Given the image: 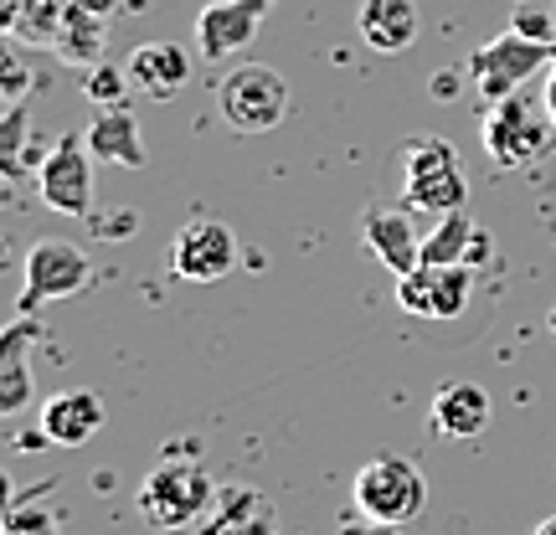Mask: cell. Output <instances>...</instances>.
I'll list each match as a JSON object with an SVG mask.
<instances>
[{"label": "cell", "mask_w": 556, "mask_h": 535, "mask_svg": "<svg viewBox=\"0 0 556 535\" xmlns=\"http://www.w3.org/2000/svg\"><path fill=\"white\" fill-rule=\"evenodd\" d=\"M531 535H556V515H546V520H541V525H536V531H531Z\"/></svg>", "instance_id": "cell-28"}, {"label": "cell", "mask_w": 556, "mask_h": 535, "mask_svg": "<svg viewBox=\"0 0 556 535\" xmlns=\"http://www.w3.org/2000/svg\"><path fill=\"white\" fill-rule=\"evenodd\" d=\"M417 0H361L356 31L371 52H407L417 41Z\"/></svg>", "instance_id": "cell-16"}, {"label": "cell", "mask_w": 556, "mask_h": 535, "mask_svg": "<svg viewBox=\"0 0 556 535\" xmlns=\"http://www.w3.org/2000/svg\"><path fill=\"white\" fill-rule=\"evenodd\" d=\"M274 11V0H212L197 16V52L201 62H232L258 41L263 16Z\"/></svg>", "instance_id": "cell-10"}, {"label": "cell", "mask_w": 556, "mask_h": 535, "mask_svg": "<svg viewBox=\"0 0 556 535\" xmlns=\"http://www.w3.org/2000/svg\"><path fill=\"white\" fill-rule=\"evenodd\" d=\"M93 263L88 247L67 238H37L26 253V304H47V298H73L88 289Z\"/></svg>", "instance_id": "cell-9"}, {"label": "cell", "mask_w": 556, "mask_h": 535, "mask_svg": "<svg viewBox=\"0 0 556 535\" xmlns=\"http://www.w3.org/2000/svg\"><path fill=\"white\" fill-rule=\"evenodd\" d=\"M402 206L407 212H464L469 206V176L448 139L422 135L402 150Z\"/></svg>", "instance_id": "cell-3"}, {"label": "cell", "mask_w": 556, "mask_h": 535, "mask_svg": "<svg viewBox=\"0 0 556 535\" xmlns=\"http://www.w3.org/2000/svg\"><path fill=\"white\" fill-rule=\"evenodd\" d=\"M510 31L541 41V47H556V0H552V11H546V5H516Z\"/></svg>", "instance_id": "cell-22"}, {"label": "cell", "mask_w": 556, "mask_h": 535, "mask_svg": "<svg viewBox=\"0 0 556 535\" xmlns=\"http://www.w3.org/2000/svg\"><path fill=\"white\" fill-rule=\"evenodd\" d=\"M361 238L377 253V263H387L397 278L422 268V238L413 232V212L407 206H371L361 217Z\"/></svg>", "instance_id": "cell-12"}, {"label": "cell", "mask_w": 556, "mask_h": 535, "mask_svg": "<svg viewBox=\"0 0 556 535\" xmlns=\"http://www.w3.org/2000/svg\"><path fill=\"white\" fill-rule=\"evenodd\" d=\"M475 238H479V227L469 212H443V221L422 238V263H433V268H458L464 253L475 247Z\"/></svg>", "instance_id": "cell-18"}, {"label": "cell", "mask_w": 556, "mask_h": 535, "mask_svg": "<svg viewBox=\"0 0 556 535\" xmlns=\"http://www.w3.org/2000/svg\"><path fill=\"white\" fill-rule=\"evenodd\" d=\"M469 289H475V278L464 273V263L458 268L422 263L417 273L397 278V304L417 319H458L469 309Z\"/></svg>", "instance_id": "cell-11"}, {"label": "cell", "mask_w": 556, "mask_h": 535, "mask_svg": "<svg viewBox=\"0 0 556 535\" xmlns=\"http://www.w3.org/2000/svg\"><path fill=\"white\" fill-rule=\"evenodd\" d=\"M217 109L238 135H268L289 114V78L268 62H242L222 78Z\"/></svg>", "instance_id": "cell-5"}, {"label": "cell", "mask_w": 556, "mask_h": 535, "mask_svg": "<svg viewBox=\"0 0 556 535\" xmlns=\"http://www.w3.org/2000/svg\"><path fill=\"white\" fill-rule=\"evenodd\" d=\"M438 88H433V93H438V99H448V93H458V78H454V73H438Z\"/></svg>", "instance_id": "cell-27"}, {"label": "cell", "mask_w": 556, "mask_h": 535, "mask_svg": "<svg viewBox=\"0 0 556 535\" xmlns=\"http://www.w3.org/2000/svg\"><path fill=\"white\" fill-rule=\"evenodd\" d=\"M212 499H217V484L201 458H160L139 484L135 505L144 525H155V531H197Z\"/></svg>", "instance_id": "cell-2"}, {"label": "cell", "mask_w": 556, "mask_h": 535, "mask_svg": "<svg viewBox=\"0 0 556 535\" xmlns=\"http://www.w3.org/2000/svg\"><path fill=\"white\" fill-rule=\"evenodd\" d=\"M479 139L495 170H531L556 150V124L546 109V93L520 88L510 99H500L484 109L479 119Z\"/></svg>", "instance_id": "cell-1"}, {"label": "cell", "mask_w": 556, "mask_h": 535, "mask_svg": "<svg viewBox=\"0 0 556 535\" xmlns=\"http://www.w3.org/2000/svg\"><path fill=\"white\" fill-rule=\"evenodd\" d=\"M0 535H58V520H52V510H41V505H16L5 515V531Z\"/></svg>", "instance_id": "cell-23"}, {"label": "cell", "mask_w": 556, "mask_h": 535, "mask_svg": "<svg viewBox=\"0 0 556 535\" xmlns=\"http://www.w3.org/2000/svg\"><path fill=\"white\" fill-rule=\"evenodd\" d=\"M490 392L475 386V381H448V386H438L433 392V407H428V422H433V433L443 437H479L490 428Z\"/></svg>", "instance_id": "cell-14"}, {"label": "cell", "mask_w": 556, "mask_h": 535, "mask_svg": "<svg viewBox=\"0 0 556 535\" xmlns=\"http://www.w3.org/2000/svg\"><path fill=\"white\" fill-rule=\"evenodd\" d=\"M242 247L232 238V227L217 217H191L170 238V273L186 278V283H217L238 268Z\"/></svg>", "instance_id": "cell-8"}, {"label": "cell", "mask_w": 556, "mask_h": 535, "mask_svg": "<svg viewBox=\"0 0 556 535\" xmlns=\"http://www.w3.org/2000/svg\"><path fill=\"white\" fill-rule=\"evenodd\" d=\"M552 62H556V47H541V41L520 37V31H500V37L479 41L475 52H469L464 73H469V82H475L484 99L500 103V99H510V93H520Z\"/></svg>", "instance_id": "cell-6"}, {"label": "cell", "mask_w": 556, "mask_h": 535, "mask_svg": "<svg viewBox=\"0 0 556 535\" xmlns=\"http://www.w3.org/2000/svg\"><path fill=\"white\" fill-rule=\"evenodd\" d=\"M402 525H377V520H366V525H351L345 535H397Z\"/></svg>", "instance_id": "cell-25"}, {"label": "cell", "mask_w": 556, "mask_h": 535, "mask_svg": "<svg viewBox=\"0 0 556 535\" xmlns=\"http://www.w3.org/2000/svg\"><path fill=\"white\" fill-rule=\"evenodd\" d=\"M88 155L99 160V165H124V170L144 165V139H139V124L124 103L93 114V124H88Z\"/></svg>", "instance_id": "cell-17"}, {"label": "cell", "mask_w": 556, "mask_h": 535, "mask_svg": "<svg viewBox=\"0 0 556 535\" xmlns=\"http://www.w3.org/2000/svg\"><path fill=\"white\" fill-rule=\"evenodd\" d=\"M546 330H552V335H556V309H552V319H546Z\"/></svg>", "instance_id": "cell-29"}, {"label": "cell", "mask_w": 556, "mask_h": 535, "mask_svg": "<svg viewBox=\"0 0 556 535\" xmlns=\"http://www.w3.org/2000/svg\"><path fill=\"white\" fill-rule=\"evenodd\" d=\"M37 196L62 217H88L93 212V155L88 139L62 135L37 165Z\"/></svg>", "instance_id": "cell-7"}, {"label": "cell", "mask_w": 556, "mask_h": 535, "mask_svg": "<svg viewBox=\"0 0 556 535\" xmlns=\"http://www.w3.org/2000/svg\"><path fill=\"white\" fill-rule=\"evenodd\" d=\"M356 510L377 525H413L428 510V479L413 458L402 454H377L371 463H361L356 474Z\"/></svg>", "instance_id": "cell-4"}, {"label": "cell", "mask_w": 556, "mask_h": 535, "mask_svg": "<svg viewBox=\"0 0 556 535\" xmlns=\"http://www.w3.org/2000/svg\"><path fill=\"white\" fill-rule=\"evenodd\" d=\"M238 535H278V520H274V505H263L258 515L248 520V525H242Z\"/></svg>", "instance_id": "cell-24"}, {"label": "cell", "mask_w": 556, "mask_h": 535, "mask_svg": "<svg viewBox=\"0 0 556 535\" xmlns=\"http://www.w3.org/2000/svg\"><path fill=\"white\" fill-rule=\"evenodd\" d=\"M541 93H546V109H552V124H556V62L546 67V88Z\"/></svg>", "instance_id": "cell-26"}, {"label": "cell", "mask_w": 556, "mask_h": 535, "mask_svg": "<svg viewBox=\"0 0 556 535\" xmlns=\"http://www.w3.org/2000/svg\"><path fill=\"white\" fill-rule=\"evenodd\" d=\"M41 437L58 448H83L103 428V402L93 392H58L41 402Z\"/></svg>", "instance_id": "cell-15"}, {"label": "cell", "mask_w": 556, "mask_h": 535, "mask_svg": "<svg viewBox=\"0 0 556 535\" xmlns=\"http://www.w3.org/2000/svg\"><path fill=\"white\" fill-rule=\"evenodd\" d=\"M26 330L31 324H16V335H11V345H5V412H16V407H26V397H31V386H26V360H21V345H26Z\"/></svg>", "instance_id": "cell-21"}, {"label": "cell", "mask_w": 556, "mask_h": 535, "mask_svg": "<svg viewBox=\"0 0 556 535\" xmlns=\"http://www.w3.org/2000/svg\"><path fill=\"white\" fill-rule=\"evenodd\" d=\"M129 88H135L139 99H176L180 88L191 82V58L180 52L176 41H144V47H135L129 52Z\"/></svg>", "instance_id": "cell-13"}, {"label": "cell", "mask_w": 556, "mask_h": 535, "mask_svg": "<svg viewBox=\"0 0 556 535\" xmlns=\"http://www.w3.org/2000/svg\"><path fill=\"white\" fill-rule=\"evenodd\" d=\"M268 499L258 495V489H242V484H227V489H217V499H212V510L201 515L197 535H238L248 520L258 515Z\"/></svg>", "instance_id": "cell-19"}, {"label": "cell", "mask_w": 556, "mask_h": 535, "mask_svg": "<svg viewBox=\"0 0 556 535\" xmlns=\"http://www.w3.org/2000/svg\"><path fill=\"white\" fill-rule=\"evenodd\" d=\"M83 93L93 109H119L135 88H129V67H109V62H93L88 73H83Z\"/></svg>", "instance_id": "cell-20"}]
</instances>
